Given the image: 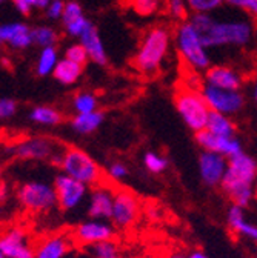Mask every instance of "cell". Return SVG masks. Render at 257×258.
<instances>
[{
    "mask_svg": "<svg viewBox=\"0 0 257 258\" xmlns=\"http://www.w3.org/2000/svg\"><path fill=\"white\" fill-rule=\"evenodd\" d=\"M162 258H185V253H180V252H170V253L164 255Z\"/></svg>",
    "mask_w": 257,
    "mask_h": 258,
    "instance_id": "cell-45",
    "label": "cell"
},
{
    "mask_svg": "<svg viewBox=\"0 0 257 258\" xmlns=\"http://www.w3.org/2000/svg\"><path fill=\"white\" fill-rule=\"evenodd\" d=\"M13 2H14L16 8L19 10V13H22V14L26 16V14L31 13V10L36 7L37 0H13Z\"/></svg>",
    "mask_w": 257,
    "mask_h": 258,
    "instance_id": "cell-40",
    "label": "cell"
},
{
    "mask_svg": "<svg viewBox=\"0 0 257 258\" xmlns=\"http://www.w3.org/2000/svg\"><path fill=\"white\" fill-rule=\"evenodd\" d=\"M34 247L36 243L23 226L13 224L0 231V249L5 258H34Z\"/></svg>",
    "mask_w": 257,
    "mask_h": 258,
    "instance_id": "cell-13",
    "label": "cell"
},
{
    "mask_svg": "<svg viewBox=\"0 0 257 258\" xmlns=\"http://www.w3.org/2000/svg\"><path fill=\"white\" fill-rule=\"evenodd\" d=\"M148 217H149L151 220H159V208H151V209L148 211Z\"/></svg>",
    "mask_w": 257,
    "mask_h": 258,
    "instance_id": "cell-43",
    "label": "cell"
},
{
    "mask_svg": "<svg viewBox=\"0 0 257 258\" xmlns=\"http://www.w3.org/2000/svg\"><path fill=\"white\" fill-rule=\"evenodd\" d=\"M71 108L76 114H88L99 111V99L91 91H79L71 100Z\"/></svg>",
    "mask_w": 257,
    "mask_h": 258,
    "instance_id": "cell-26",
    "label": "cell"
},
{
    "mask_svg": "<svg viewBox=\"0 0 257 258\" xmlns=\"http://www.w3.org/2000/svg\"><path fill=\"white\" fill-rule=\"evenodd\" d=\"M83 10L80 7L79 2H76V0H68L67 5H65V11H63V16H62V22L63 25H68L80 17H83Z\"/></svg>",
    "mask_w": 257,
    "mask_h": 258,
    "instance_id": "cell-37",
    "label": "cell"
},
{
    "mask_svg": "<svg viewBox=\"0 0 257 258\" xmlns=\"http://www.w3.org/2000/svg\"><path fill=\"white\" fill-rule=\"evenodd\" d=\"M0 175H2V169H0Z\"/></svg>",
    "mask_w": 257,
    "mask_h": 258,
    "instance_id": "cell-52",
    "label": "cell"
},
{
    "mask_svg": "<svg viewBox=\"0 0 257 258\" xmlns=\"http://www.w3.org/2000/svg\"><path fill=\"white\" fill-rule=\"evenodd\" d=\"M257 180V158L242 152L228 160V169L220 186L231 205L246 209L254 202V183Z\"/></svg>",
    "mask_w": 257,
    "mask_h": 258,
    "instance_id": "cell-2",
    "label": "cell"
},
{
    "mask_svg": "<svg viewBox=\"0 0 257 258\" xmlns=\"http://www.w3.org/2000/svg\"><path fill=\"white\" fill-rule=\"evenodd\" d=\"M51 4V0H37L36 2V8H40V10H46V7Z\"/></svg>",
    "mask_w": 257,
    "mask_h": 258,
    "instance_id": "cell-44",
    "label": "cell"
},
{
    "mask_svg": "<svg viewBox=\"0 0 257 258\" xmlns=\"http://www.w3.org/2000/svg\"><path fill=\"white\" fill-rule=\"evenodd\" d=\"M33 40L36 45H39L42 49L43 48H49V46H56L59 37L54 28L46 26V25H40L33 28Z\"/></svg>",
    "mask_w": 257,
    "mask_h": 258,
    "instance_id": "cell-30",
    "label": "cell"
},
{
    "mask_svg": "<svg viewBox=\"0 0 257 258\" xmlns=\"http://www.w3.org/2000/svg\"><path fill=\"white\" fill-rule=\"evenodd\" d=\"M53 184L57 196V206L63 212H73L88 202L91 189L67 174L59 172L54 177Z\"/></svg>",
    "mask_w": 257,
    "mask_h": 258,
    "instance_id": "cell-11",
    "label": "cell"
},
{
    "mask_svg": "<svg viewBox=\"0 0 257 258\" xmlns=\"http://www.w3.org/2000/svg\"><path fill=\"white\" fill-rule=\"evenodd\" d=\"M65 5L67 2H63V0H51V4L46 7V17H49L51 20L62 19L63 11H65Z\"/></svg>",
    "mask_w": 257,
    "mask_h": 258,
    "instance_id": "cell-38",
    "label": "cell"
},
{
    "mask_svg": "<svg viewBox=\"0 0 257 258\" xmlns=\"http://www.w3.org/2000/svg\"><path fill=\"white\" fill-rule=\"evenodd\" d=\"M189 23L197 29L208 51L219 48H245L257 37V28L248 14L211 13L191 14Z\"/></svg>",
    "mask_w": 257,
    "mask_h": 258,
    "instance_id": "cell-1",
    "label": "cell"
},
{
    "mask_svg": "<svg viewBox=\"0 0 257 258\" xmlns=\"http://www.w3.org/2000/svg\"><path fill=\"white\" fill-rule=\"evenodd\" d=\"M4 43L10 45L13 49H26L34 43L33 40V28L22 22L7 23L0 26Z\"/></svg>",
    "mask_w": 257,
    "mask_h": 258,
    "instance_id": "cell-20",
    "label": "cell"
},
{
    "mask_svg": "<svg viewBox=\"0 0 257 258\" xmlns=\"http://www.w3.org/2000/svg\"><path fill=\"white\" fill-rule=\"evenodd\" d=\"M70 234L76 246L89 249L94 244L116 240L117 229L114 228V224L111 221L89 218V220L80 221Z\"/></svg>",
    "mask_w": 257,
    "mask_h": 258,
    "instance_id": "cell-12",
    "label": "cell"
},
{
    "mask_svg": "<svg viewBox=\"0 0 257 258\" xmlns=\"http://www.w3.org/2000/svg\"><path fill=\"white\" fill-rule=\"evenodd\" d=\"M4 2H5V0H0V5H2V4H4Z\"/></svg>",
    "mask_w": 257,
    "mask_h": 258,
    "instance_id": "cell-51",
    "label": "cell"
},
{
    "mask_svg": "<svg viewBox=\"0 0 257 258\" xmlns=\"http://www.w3.org/2000/svg\"><path fill=\"white\" fill-rule=\"evenodd\" d=\"M0 43H4V40H2V34H0Z\"/></svg>",
    "mask_w": 257,
    "mask_h": 258,
    "instance_id": "cell-49",
    "label": "cell"
},
{
    "mask_svg": "<svg viewBox=\"0 0 257 258\" xmlns=\"http://www.w3.org/2000/svg\"><path fill=\"white\" fill-rule=\"evenodd\" d=\"M29 120L39 124V126H46V127H53L57 126L63 121V114L49 105H39L34 106L29 111Z\"/></svg>",
    "mask_w": 257,
    "mask_h": 258,
    "instance_id": "cell-25",
    "label": "cell"
},
{
    "mask_svg": "<svg viewBox=\"0 0 257 258\" xmlns=\"http://www.w3.org/2000/svg\"><path fill=\"white\" fill-rule=\"evenodd\" d=\"M225 5L233 10H240L252 20H257V0H225Z\"/></svg>",
    "mask_w": 257,
    "mask_h": 258,
    "instance_id": "cell-35",
    "label": "cell"
},
{
    "mask_svg": "<svg viewBox=\"0 0 257 258\" xmlns=\"http://www.w3.org/2000/svg\"><path fill=\"white\" fill-rule=\"evenodd\" d=\"M17 105L11 99H0V120L10 118L16 114Z\"/></svg>",
    "mask_w": 257,
    "mask_h": 258,
    "instance_id": "cell-39",
    "label": "cell"
},
{
    "mask_svg": "<svg viewBox=\"0 0 257 258\" xmlns=\"http://www.w3.org/2000/svg\"><path fill=\"white\" fill-rule=\"evenodd\" d=\"M227 224L233 234L257 244V224L246 218L243 208L231 205L227 211Z\"/></svg>",
    "mask_w": 257,
    "mask_h": 258,
    "instance_id": "cell-19",
    "label": "cell"
},
{
    "mask_svg": "<svg viewBox=\"0 0 257 258\" xmlns=\"http://www.w3.org/2000/svg\"><path fill=\"white\" fill-rule=\"evenodd\" d=\"M202 94L211 109V112L228 115L231 118L240 115L246 108V95L242 91L219 89L203 83Z\"/></svg>",
    "mask_w": 257,
    "mask_h": 258,
    "instance_id": "cell-10",
    "label": "cell"
},
{
    "mask_svg": "<svg viewBox=\"0 0 257 258\" xmlns=\"http://www.w3.org/2000/svg\"><path fill=\"white\" fill-rule=\"evenodd\" d=\"M171 49V31L167 26H152L149 28L134 54L133 64L143 76L159 74L165 64Z\"/></svg>",
    "mask_w": 257,
    "mask_h": 258,
    "instance_id": "cell-3",
    "label": "cell"
},
{
    "mask_svg": "<svg viewBox=\"0 0 257 258\" xmlns=\"http://www.w3.org/2000/svg\"><path fill=\"white\" fill-rule=\"evenodd\" d=\"M142 215V203L134 192L125 187H116L111 223L119 231L134 228Z\"/></svg>",
    "mask_w": 257,
    "mask_h": 258,
    "instance_id": "cell-9",
    "label": "cell"
},
{
    "mask_svg": "<svg viewBox=\"0 0 257 258\" xmlns=\"http://www.w3.org/2000/svg\"><path fill=\"white\" fill-rule=\"evenodd\" d=\"M0 258H5V255H4V252H2V249H0Z\"/></svg>",
    "mask_w": 257,
    "mask_h": 258,
    "instance_id": "cell-48",
    "label": "cell"
},
{
    "mask_svg": "<svg viewBox=\"0 0 257 258\" xmlns=\"http://www.w3.org/2000/svg\"><path fill=\"white\" fill-rule=\"evenodd\" d=\"M142 161H143V168L152 175L164 174L170 166L168 158L165 155H162L160 152H157V151H146L143 154Z\"/></svg>",
    "mask_w": 257,
    "mask_h": 258,
    "instance_id": "cell-28",
    "label": "cell"
},
{
    "mask_svg": "<svg viewBox=\"0 0 257 258\" xmlns=\"http://www.w3.org/2000/svg\"><path fill=\"white\" fill-rule=\"evenodd\" d=\"M59 51L56 46H49V48H43L37 57V63H36V73L40 77L49 76L54 73L57 63H59Z\"/></svg>",
    "mask_w": 257,
    "mask_h": 258,
    "instance_id": "cell-27",
    "label": "cell"
},
{
    "mask_svg": "<svg viewBox=\"0 0 257 258\" xmlns=\"http://www.w3.org/2000/svg\"><path fill=\"white\" fill-rule=\"evenodd\" d=\"M7 199V187L0 183V202H4Z\"/></svg>",
    "mask_w": 257,
    "mask_h": 258,
    "instance_id": "cell-46",
    "label": "cell"
},
{
    "mask_svg": "<svg viewBox=\"0 0 257 258\" xmlns=\"http://www.w3.org/2000/svg\"><path fill=\"white\" fill-rule=\"evenodd\" d=\"M74 246L70 232L49 234L36 243L34 258H67Z\"/></svg>",
    "mask_w": 257,
    "mask_h": 258,
    "instance_id": "cell-18",
    "label": "cell"
},
{
    "mask_svg": "<svg viewBox=\"0 0 257 258\" xmlns=\"http://www.w3.org/2000/svg\"><path fill=\"white\" fill-rule=\"evenodd\" d=\"M186 5L192 14H211L225 5V0H186Z\"/></svg>",
    "mask_w": 257,
    "mask_h": 258,
    "instance_id": "cell-32",
    "label": "cell"
},
{
    "mask_svg": "<svg viewBox=\"0 0 257 258\" xmlns=\"http://www.w3.org/2000/svg\"><path fill=\"white\" fill-rule=\"evenodd\" d=\"M65 148L67 146L57 143L49 137H29L16 143L13 146V152L22 160L51 161L53 165L59 166L60 157Z\"/></svg>",
    "mask_w": 257,
    "mask_h": 258,
    "instance_id": "cell-8",
    "label": "cell"
},
{
    "mask_svg": "<svg viewBox=\"0 0 257 258\" xmlns=\"http://www.w3.org/2000/svg\"><path fill=\"white\" fill-rule=\"evenodd\" d=\"M196 143L202 151L223 155L228 160L243 152V145L239 137H220L208 133L207 129L196 134Z\"/></svg>",
    "mask_w": 257,
    "mask_h": 258,
    "instance_id": "cell-17",
    "label": "cell"
},
{
    "mask_svg": "<svg viewBox=\"0 0 257 258\" xmlns=\"http://www.w3.org/2000/svg\"><path fill=\"white\" fill-rule=\"evenodd\" d=\"M203 83L219 89L242 91L245 86L243 74L230 64H211L203 73Z\"/></svg>",
    "mask_w": 257,
    "mask_h": 258,
    "instance_id": "cell-16",
    "label": "cell"
},
{
    "mask_svg": "<svg viewBox=\"0 0 257 258\" xmlns=\"http://www.w3.org/2000/svg\"><path fill=\"white\" fill-rule=\"evenodd\" d=\"M248 97L252 102V105L257 108V74L251 79V82L248 85Z\"/></svg>",
    "mask_w": 257,
    "mask_h": 258,
    "instance_id": "cell-41",
    "label": "cell"
},
{
    "mask_svg": "<svg viewBox=\"0 0 257 258\" xmlns=\"http://www.w3.org/2000/svg\"><path fill=\"white\" fill-rule=\"evenodd\" d=\"M176 49L188 71L203 74L211 64V54L205 48L197 29L188 22L179 23L174 32Z\"/></svg>",
    "mask_w": 257,
    "mask_h": 258,
    "instance_id": "cell-4",
    "label": "cell"
},
{
    "mask_svg": "<svg viewBox=\"0 0 257 258\" xmlns=\"http://www.w3.org/2000/svg\"><path fill=\"white\" fill-rule=\"evenodd\" d=\"M83 68L85 67H82V64H77V63L63 57L59 60L53 76L59 83L65 85V86H71L79 82V79L83 74Z\"/></svg>",
    "mask_w": 257,
    "mask_h": 258,
    "instance_id": "cell-23",
    "label": "cell"
},
{
    "mask_svg": "<svg viewBox=\"0 0 257 258\" xmlns=\"http://www.w3.org/2000/svg\"><path fill=\"white\" fill-rule=\"evenodd\" d=\"M65 58H68V60H71V61H74L77 64H82V67H85L86 61L89 60L88 58V54H86V51H85V48H83L82 43H73V45H70L65 49Z\"/></svg>",
    "mask_w": 257,
    "mask_h": 258,
    "instance_id": "cell-36",
    "label": "cell"
},
{
    "mask_svg": "<svg viewBox=\"0 0 257 258\" xmlns=\"http://www.w3.org/2000/svg\"><path fill=\"white\" fill-rule=\"evenodd\" d=\"M165 5L164 0H131V8L140 17H151Z\"/></svg>",
    "mask_w": 257,
    "mask_h": 258,
    "instance_id": "cell-33",
    "label": "cell"
},
{
    "mask_svg": "<svg viewBox=\"0 0 257 258\" xmlns=\"http://www.w3.org/2000/svg\"><path fill=\"white\" fill-rule=\"evenodd\" d=\"M82 258H89V255H88V253H85V256H82Z\"/></svg>",
    "mask_w": 257,
    "mask_h": 258,
    "instance_id": "cell-50",
    "label": "cell"
},
{
    "mask_svg": "<svg viewBox=\"0 0 257 258\" xmlns=\"http://www.w3.org/2000/svg\"><path fill=\"white\" fill-rule=\"evenodd\" d=\"M199 175L205 186L208 187H220L228 169V158L223 155L202 151L199 155Z\"/></svg>",
    "mask_w": 257,
    "mask_h": 258,
    "instance_id": "cell-15",
    "label": "cell"
},
{
    "mask_svg": "<svg viewBox=\"0 0 257 258\" xmlns=\"http://www.w3.org/2000/svg\"><path fill=\"white\" fill-rule=\"evenodd\" d=\"M57 168L60 169V172L86 184L89 189L107 181L105 171H102L97 161L83 149L74 146L65 148Z\"/></svg>",
    "mask_w": 257,
    "mask_h": 258,
    "instance_id": "cell-5",
    "label": "cell"
},
{
    "mask_svg": "<svg viewBox=\"0 0 257 258\" xmlns=\"http://www.w3.org/2000/svg\"><path fill=\"white\" fill-rule=\"evenodd\" d=\"M80 43L83 45V48L88 54V58L91 61H94L95 64H100V67H104V64L108 63L105 45L102 42V37L99 34L97 28H95L94 25H91L83 32V36L80 37Z\"/></svg>",
    "mask_w": 257,
    "mask_h": 258,
    "instance_id": "cell-21",
    "label": "cell"
},
{
    "mask_svg": "<svg viewBox=\"0 0 257 258\" xmlns=\"http://www.w3.org/2000/svg\"><path fill=\"white\" fill-rule=\"evenodd\" d=\"M105 114L102 111L88 112V114H74V117L70 120V124L74 131L80 136H89L95 133L104 124Z\"/></svg>",
    "mask_w": 257,
    "mask_h": 258,
    "instance_id": "cell-22",
    "label": "cell"
},
{
    "mask_svg": "<svg viewBox=\"0 0 257 258\" xmlns=\"http://www.w3.org/2000/svg\"><path fill=\"white\" fill-rule=\"evenodd\" d=\"M17 200L20 206L31 214H49L57 206V196L53 183L31 180L17 187Z\"/></svg>",
    "mask_w": 257,
    "mask_h": 258,
    "instance_id": "cell-7",
    "label": "cell"
},
{
    "mask_svg": "<svg viewBox=\"0 0 257 258\" xmlns=\"http://www.w3.org/2000/svg\"><path fill=\"white\" fill-rule=\"evenodd\" d=\"M128 175H130V168L122 160H114L108 165L107 171H105V177L114 183L123 181Z\"/></svg>",
    "mask_w": 257,
    "mask_h": 258,
    "instance_id": "cell-34",
    "label": "cell"
},
{
    "mask_svg": "<svg viewBox=\"0 0 257 258\" xmlns=\"http://www.w3.org/2000/svg\"><path fill=\"white\" fill-rule=\"evenodd\" d=\"M86 253L89 255V258H122V249L116 240L94 244L86 249Z\"/></svg>",
    "mask_w": 257,
    "mask_h": 258,
    "instance_id": "cell-29",
    "label": "cell"
},
{
    "mask_svg": "<svg viewBox=\"0 0 257 258\" xmlns=\"http://www.w3.org/2000/svg\"><path fill=\"white\" fill-rule=\"evenodd\" d=\"M165 11L173 20L179 23L188 22V19L191 17V11L186 5V0H165Z\"/></svg>",
    "mask_w": 257,
    "mask_h": 258,
    "instance_id": "cell-31",
    "label": "cell"
},
{
    "mask_svg": "<svg viewBox=\"0 0 257 258\" xmlns=\"http://www.w3.org/2000/svg\"><path fill=\"white\" fill-rule=\"evenodd\" d=\"M254 202L257 203V180H255V183H254Z\"/></svg>",
    "mask_w": 257,
    "mask_h": 258,
    "instance_id": "cell-47",
    "label": "cell"
},
{
    "mask_svg": "<svg viewBox=\"0 0 257 258\" xmlns=\"http://www.w3.org/2000/svg\"><path fill=\"white\" fill-rule=\"evenodd\" d=\"M174 106L189 131L197 134L207 127L211 109L202 94V89H192L185 85L179 86L174 92Z\"/></svg>",
    "mask_w": 257,
    "mask_h": 258,
    "instance_id": "cell-6",
    "label": "cell"
},
{
    "mask_svg": "<svg viewBox=\"0 0 257 258\" xmlns=\"http://www.w3.org/2000/svg\"><path fill=\"white\" fill-rule=\"evenodd\" d=\"M185 258H210L202 249H192L185 253Z\"/></svg>",
    "mask_w": 257,
    "mask_h": 258,
    "instance_id": "cell-42",
    "label": "cell"
},
{
    "mask_svg": "<svg viewBox=\"0 0 257 258\" xmlns=\"http://www.w3.org/2000/svg\"><path fill=\"white\" fill-rule=\"evenodd\" d=\"M114 194L116 187L104 181L102 184L91 187L89 197L86 202V214L92 220H111L113 215V205H114Z\"/></svg>",
    "mask_w": 257,
    "mask_h": 258,
    "instance_id": "cell-14",
    "label": "cell"
},
{
    "mask_svg": "<svg viewBox=\"0 0 257 258\" xmlns=\"http://www.w3.org/2000/svg\"><path fill=\"white\" fill-rule=\"evenodd\" d=\"M205 129L214 136L237 137V124H236L234 118H231L228 115H223V114L211 112Z\"/></svg>",
    "mask_w": 257,
    "mask_h": 258,
    "instance_id": "cell-24",
    "label": "cell"
}]
</instances>
